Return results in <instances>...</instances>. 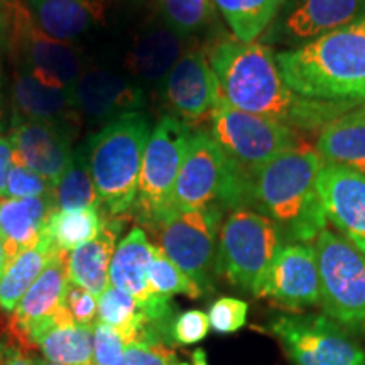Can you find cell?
<instances>
[{
  "label": "cell",
  "instance_id": "obj_1",
  "mask_svg": "<svg viewBox=\"0 0 365 365\" xmlns=\"http://www.w3.org/2000/svg\"><path fill=\"white\" fill-rule=\"evenodd\" d=\"M223 102L242 112L272 118L294 130H322L362 100H314L294 93L282 80L266 44L223 39L208 51Z\"/></svg>",
  "mask_w": 365,
  "mask_h": 365
},
{
  "label": "cell",
  "instance_id": "obj_2",
  "mask_svg": "<svg viewBox=\"0 0 365 365\" xmlns=\"http://www.w3.org/2000/svg\"><path fill=\"white\" fill-rule=\"evenodd\" d=\"M322 164L318 150L299 140L249 176L245 208L272 220L284 244H312L327 227L325 210L317 191Z\"/></svg>",
  "mask_w": 365,
  "mask_h": 365
},
{
  "label": "cell",
  "instance_id": "obj_3",
  "mask_svg": "<svg viewBox=\"0 0 365 365\" xmlns=\"http://www.w3.org/2000/svg\"><path fill=\"white\" fill-rule=\"evenodd\" d=\"M284 83L314 100H365V17L276 54Z\"/></svg>",
  "mask_w": 365,
  "mask_h": 365
},
{
  "label": "cell",
  "instance_id": "obj_4",
  "mask_svg": "<svg viewBox=\"0 0 365 365\" xmlns=\"http://www.w3.org/2000/svg\"><path fill=\"white\" fill-rule=\"evenodd\" d=\"M150 132L145 113H125L103 125L81 149L108 217H122L134 208Z\"/></svg>",
  "mask_w": 365,
  "mask_h": 365
},
{
  "label": "cell",
  "instance_id": "obj_5",
  "mask_svg": "<svg viewBox=\"0 0 365 365\" xmlns=\"http://www.w3.org/2000/svg\"><path fill=\"white\" fill-rule=\"evenodd\" d=\"M282 245L279 228L252 208L232 210L220 227L217 271L232 284L261 296Z\"/></svg>",
  "mask_w": 365,
  "mask_h": 365
},
{
  "label": "cell",
  "instance_id": "obj_6",
  "mask_svg": "<svg viewBox=\"0 0 365 365\" xmlns=\"http://www.w3.org/2000/svg\"><path fill=\"white\" fill-rule=\"evenodd\" d=\"M319 303L350 331H365V255L346 237L325 227L314 240Z\"/></svg>",
  "mask_w": 365,
  "mask_h": 365
},
{
  "label": "cell",
  "instance_id": "obj_7",
  "mask_svg": "<svg viewBox=\"0 0 365 365\" xmlns=\"http://www.w3.org/2000/svg\"><path fill=\"white\" fill-rule=\"evenodd\" d=\"M210 134L242 176H249L269 159L301 140L294 129L272 118L242 112L220 100L210 113Z\"/></svg>",
  "mask_w": 365,
  "mask_h": 365
},
{
  "label": "cell",
  "instance_id": "obj_8",
  "mask_svg": "<svg viewBox=\"0 0 365 365\" xmlns=\"http://www.w3.org/2000/svg\"><path fill=\"white\" fill-rule=\"evenodd\" d=\"M222 222L220 205L207 208L176 210L150 223L158 230L159 245L200 289L208 291L217 269V239Z\"/></svg>",
  "mask_w": 365,
  "mask_h": 365
},
{
  "label": "cell",
  "instance_id": "obj_9",
  "mask_svg": "<svg viewBox=\"0 0 365 365\" xmlns=\"http://www.w3.org/2000/svg\"><path fill=\"white\" fill-rule=\"evenodd\" d=\"M191 132L190 124L175 115L163 117L150 132L134 205L148 225L173 210L175 185Z\"/></svg>",
  "mask_w": 365,
  "mask_h": 365
},
{
  "label": "cell",
  "instance_id": "obj_10",
  "mask_svg": "<svg viewBox=\"0 0 365 365\" xmlns=\"http://www.w3.org/2000/svg\"><path fill=\"white\" fill-rule=\"evenodd\" d=\"M6 34L17 70L27 71L48 85L75 90L83 73L78 51L66 41L43 33L21 0L14 2L9 11Z\"/></svg>",
  "mask_w": 365,
  "mask_h": 365
},
{
  "label": "cell",
  "instance_id": "obj_11",
  "mask_svg": "<svg viewBox=\"0 0 365 365\" xmlns=\"http://www.w3.org/2000/svg\"><path fill=\"white\" fill-rule=\"evenodd\" d=\"M294 365H365V350L322 314L279 317L269 325Z\"/></svg>",
  "mask_w": 365,
  "mask_h": 365
},
{
  "label": "cell",
  "instance_id": "obj_12",
  "mask_svg": "<svg viewBox=\"0 0 365 365\" xmlns=\"http://www.w3.org/2000/svg\"><path fill=\"white\" fill-rule=\"evenodd\" d=\"M234 171L217 140L208 130L191 132L173 195V208L196 210L210 205L223 208Z\"/></svg>",
  "mask_w": 365,
  "mask_h": 365
},
{
  "label": "cell",
  "instance_id": "obj_13",
  "mask_svg": "<svg viewBox=\"0 0 365 365\" xmlns=\"http://www.w3.org/2000/svg\"><path fill=\"white\" fill-rule=\"evenodd\" d=\"M154 252L156 245L148 240L143 228L134 227L118 242L112 257L108 279L110 286L130 294L139 303L149 322L166 335L171 318V303L170 299L153 294L148 279Z\"/></svg>",
  "mask_w": 365,
  "mask_h": 365
},
{
  "label": "cell",
  "instance_id": "obj_14",
  "mask_svg": "<svg viewBox=\"0 0 365 365\" xmlns=\"http://www.w3.org/2000/svg\"><path fill=\"white\" fill-rule=\"evenodd\" d=\"M317 191L327 220L365 255V175L341 164L323 163Z\"/></svg>",
  "mask_w": 365,
  "mask_h": 365
},
{
  "label": "cell",
  "instance_id": "obj_15",
  "mask_svg": "<svg viewBox=\"0 0 365 365\" xmlns=\"http://www.w3.org/2000/svg\"><path fill=\"white\" fill-rule=\"evenodd\" d=\"M73 127L41 120L14 122L11 143L14 156L54 186L70 166L75 150L71 148Z\"/></svg>",
  "mask_w": 365,
  "mask_h": 365
},
{
  "label": "cell",
  "instance_id": "obj_16",
  "mask_svg": "<svg viewBox=\"0 0 365 365\" xmlns=\"http://www.w3.org/2000/svg\"><path fill=\"white\" fill-rule=\"evenodd\" d=\"M287 309L319 303V274L312 244H282L264 284L262 294Z\"/></svg>",
  "mask_w": 365,
  "mask_h": 365
},
{
  "label": "cell",
  "instance_id": "obj_17",
  "mask_svg": "<svg viewBox=\"0 0 365 365\" xmlns=\"http://www.w3.org/2000/svg\"><path fill=\"white\" fill-rule=\"evenodd\" d=\"M164 95L178 118L198 122L210 117L220 103V86L210 66L208 56L202 51L185 53L164 80Z\"/></svg>",
  "mask_w": 365,
  "mask_h": 365
},
{
  "label": "cell",
  "instance_id": "obj_18",
  "mask_svg": "<svg viewBox=\"0 0 365 365\" xmlns=\"http://www.w3.org/2000/svg\"><path fill=\"white\" fill-rule=\"evenodd\" d=\"M76 107L81 115L112 122L125 113L139 112L144 91L134 81L105 68H90L75 85Z\"/></svg>",
  "mask_w": 365,
  "mask_h": 365
},
{
  "label": "cell",
  "instance_id": "obj_19",
  "mask_svg": "<svg viewBox=\"0 0 365 365\" xmlns=\"http://www.w3.org/2000/svg\"><path fill=\"white\" fill-rule=\"evenodd\" d=\"M68 284V252L58 250L12 312L14 333L19 336L22 344L27 345L29 333L49 322L59 312Z\"/></svg>",
  "mask_w": 365,
  "mask_h": 365
},
{
  "label": "cell",
  "instance_id": "obj_20",
  "mask_svg": "<svg viewBox=\"0 0 365 365\" xmlns=\"http://www.w3.org/2000/svg\"><path fill=\"white\" fill-rule=\"evenodd\" d=\"M14 122L41 120L73 127L81 115L73 90L44 83L17 70L12 86Z\"/></svg>",
  "mask_w": 365,
  "mask_h": 365
},
{
  "label": "cell",
  "instance_id": "obj_21",
  "mask_svg": "<svg viewBox=\"0 0 365 365\" xmlns=\"http://www.w3.org/2000/svg\"><path fill=\"white\" fill-rule=\"evenodd\" d=\"M54 212V193L36 198H0V234L7 266L41 239Z\"/></svg>",
  "mask_w": 365,
  "mask_h": 365
},
{
  "label": "cell",
  "instance_id": "obj_22",
  "mask_svg": "<svg viewBox=\"0 0 365 365\" xmlns=\"http://www.w3.org/2000/svg\"><path fill=\"white\" fill-rule=\"evenodd\" d=\"M124 220L120 217H105L100 234L68 254V276L70 282L98 296L110 286L112 257L120 237Z\"/></svg>",
  "mask_w": 365,
  "mask_h": 365
},
{
  "label": "cell",
  "instance_id": "obj_23",
  "mask_svg": "<svg viewBox=\"0 0 365 365\" xmlns=\"http://www.w3.org/2000/svg\"><path fill=\"white\" fill-rule=\"evenodd\" d=\"M27 9L43 33L59 41L83 36L105 19L112 0H26Z\"/></svg>",
  "mask_w": 365,
  "mask_h": 365
},
{
  "label": "cell",
  "instance_id": "obj_24",
  "mask_svg": "<svg viewBox=\"0 0 365 365\" xmlns=\"http://www.w3.org/2000/svg\"><path fill=\"white\" fill-rule=\"evenodd\" d=\"M182 56V39L166 24L149 26L137 36L127 66L143 83H161Z\"/></svg>",
  "mask_w": 365,
  "mask_h": 365
},
{
  "label": "cell",
  "instance_id": "obj_25",
  "mask_svg": "<svg viewBox=\"0 0 365 365\" xmlns=\"http://www.w3.org/2000/svg\"><path fill=\"white\" fill-rule=\"evenodd\" d=\"M365 17V0H299L286 17L294 39L312 41Z\"/></svg>",
  "mask_w": 365,
  "mask_h": 365
},
{
  "label": "cell",
  "instance_id": "obj_26",
  "mask_svg": "<svg viewBox=\"0 0 365 365\" xmlns=\"http://www.w3.org/2000/svg\"><path fill=\"white\" fill-rule=\"evenodd\" d=\"M314 149L323 163L341 164L365 175V103L323 127Z\"/></svg>",
  "mask_w": 365,
  "mask_h": 365
},
{
  "label": "cell",
  "instance_id": "obj_27",
  "mask_svg": "<svg viewBox=\"0 0 365 365\" xmlns=\"http://www.w3.org/2000/svg\"><path fill=\"white\" fill-rule=\"evenodd\" d=\"M33 346H39L44 359L59 365H93V328L78 327L65 304L53 322L34 336Z\"/></svg>",
  "mask_w": 365,
  "mask_h": 365
},
{
  "label": "cell",
  "instance_id": "obj_28",
  "mask_svg": "<svg viewBox=\"0 0 365 365\" xmlns=\"http://www.w3.org/2000/svg\"><path fill=\"white\" fill-rule=\"evenodd\" d=\"M56 252V245L44 230L33 247L24 250L9 264L0 279V308L4 312L12 313L16 309L19 301L24 298L29 287L34 284Z\"/></svg>",
  "mask_w": 365,
  "mask_h": 365
},
{
  "label": "cell",
  "instance_id": "obj_29",
  "mask_svg": "<svg viewBox=\"0 0 365 365\" xmlns=\"http://www.w3.org/2000/svg\"><path fill=\"white\" fill-rule=\"evenodd\" d=\"M284 0H213L235 39L254 43L279 12Z\"/></svg>",
  "mask_w": 365,
  "mask_h": 365
},
{
  "label": "cell",
  "instance_id": "obj_30",
  "mask_svg": "<svg viewBox=\"0 0 365 365\" xmlns=\"http://www.w3.org/2000/svg\"><path fill=\"white\" fill-rule=\"evenodd\" d=\"M103 223L102 208L56 210L49 217L46 232L58 250L71 252L100 234Z\"/></svg>",
  "mask_w": 365,
  "mask_h": 365
},
{
  "label": "cell",
  "instance_id": "obj_31",
  "mask_svg": "<svg viewBox=\"0 0 365 365\" xmlns=\"http://www.w3.org/2000/svg\"><path fill=\"white\" fill-rule=\"evenodd\" d=\"M54 202L56 210L102 208L83 150H76L65 175L54 186Z\"/></svg>",
  "mask_w": 365,
  "mask_h": 365
},
{
  "label": "cell",
  "instance_id": "obj_32",
  "mask_svg": "<svg viewBox=\"0 0 365 365\" xmlns=\"http://www.w3.org/2000/svg\"><path fill=\"white\" fill-rule=\"evenodd\" d=\"M149 287L153 294L170 299L175 294H185L191 299L200 298L203 291L156 245L153 262L149 266Z\"/></svg>",
  "mask_w": 365,
  "mask_h": 365
},
{
  "label": "cell",
  "instance_id": "obj_33",
  "mask_svg": "<svg viewBox=\"0 0 365 365\" xmlns=\"http://www.w3.org/2000/svg\"><path fill=\"white\" fill-rule=\"evenodd\" d=\"M163 22L176 34L198 33L213 16V0H158Z\"/></svg>",
  "mask_w": 365,
  "mask_h": 365
},
{
  "label": "cell",
  "instance_id": "obj_34",
  "mask_svg": "<svg viewBox=\"0 0 365 365\" xmlns=\"http://www.w3.org/2000/svg\"><path fill=\"white\" fill-rule=\"evenodd\" d=\"M54 193L53 185L14 156L4 198H36Z\"/></svg>",
  "mask_w": 365,
  "mask_h": 365
},
{
  "label": "cell",
  "instance_id": "obj_35",
  "mask_svg": "<svg viewBox=\"0 0 365 365\" xmlns=\"http://www.w3.org/2000/svg\"><path fill=\"white\" fill-rule=\"evenodd\" d=\"M249 304L244 299L239 298H220L210 307L208 319L210 328H213L217 333L227 335V333H234L245 327L247 323Z\"/></svg>",
  "mask_w": 365,
  "mask_h": 365
},
{
  "label": "cell",
  "instance_id": "obj_36",
  "mask_svg": "<svg viewBox=\"0 0 365 365\" xmlns=\"http://www.w3.org/2000/svg\"><path fill=\"white\" fill-rule=\"evenodd\" d=\"M125 355V341L122 335L105 323L93 325V365H122Z\"/></svg>",
  "mask_w": 365,
  "mask_h": 365
},
{
  "label": "cell",
  "instance_id": "obj_37",
  "mask_svg": "<svg viewBox=\"0 0 365 365\" xmlns=\"http://www.w3.org/2000/svg\"><path fill=\"white\" fill-rule=\"evenodd\" d=\"M68 312H70L73 322L78 327L93 328L98 314V298L93 296L83 287L75 286L70 282L66 287L65 299H63Z\"/></svg>",
  "mask_w": 365,
  "mask_h": 365
},
{
  "label": "cell",
  "instance_id": "obj_38",
  "mask_svg": "<svg viewBox=\"0 0 365 365\" xmlns=\"http://www.w3.org/2000/svg\"><path fill=\"white\" fill-rule=\"evenodd\" d=\"M210 331L208 314L202 309H188L173 319L171 335L178 344L191 345L202 341Z\"/></svg>",
  "mask_w": 365,
  "mask_h": 365
},
{
  "label": "cell",
  "instance_id": "obj_39",
  "mask_svg": "<svg viewBox=\"0 0 365 365\" xmlns=\"http://www.w3.org/2000/svg\"><path fill=\"white\" fill-rule=\"evenodd\" d=\"M122 365H176V355L164 341H135L125 346Z\"/></svg>",
  "mask_w": 365,
  "mask_h": 365
},
{
  "label": "cell",
  "instance_id": "obj_40",
  "mask_svg": "<svg viewBox=\"0 0 365 365\" xmlns=\"http://www.w3.org/2000/svg\"><path fill=\"white\" fill-rule=\"evenodd\" d=\"M14 164V145L11 139L6 135H0V198L6 196L7 178Z\"/></svg>",
  "mask_w": 365,
  "mask_h": 365
},
{
  "label": "cell",
  "instance_id": "obj_41",
  "mask_svg": "<svg viewBox=\"0 0 365 365\" xmlns=\"http://www.w3.org/2000/svg\"><path fill=\"white\" fill-rule=\"evenodd\" d=\"M0 365H36V360L16 349H4L0 352Z\"/></svg>",
  "mask_w": 365,
  "mask_h": 365
},
{
  "label": "cell",
  "instance_id": "obj_42",
  "mask_svg": "<svg viewBox=\"0 0 365 365\" xmlns=\"http://www.w3.org/2000/svg\"><path fill=\"white\" fill-rule=\"evenodd\" d=\"M178 365H208L207 354H205L202 349H198L195 350L193 355H191V364H178Z\"/></svg>",
  "mask_w": 365,
  "mask_h": 365
},
{
  "label": "cell",
  "instance_id": "obj_43",
  "mask_svg": "<svg viewBox=\"0 0 365 365\" xmlns=\"http://www.w3.org/2000/svg\"><path fill=\"white\" fill-rule=\"evenodd\" d=\"M6 269H7V255H6V247H4L2 234H0V279H2Z\"/></svg>",
  "mask_w": 365,
  "mask_h": 365
},
{
  "label": "cell",
  "instance_id": "obj_44",
  "mask_svg": "<svg viewBox=\"0 0 365 365\" xmlns=\"http://www.w3.org/2000/svg\"><path fill=\"white\" fill-rule=\"evenodd\" d=\"M14 2H16V0H0V14L7 12L9 9L12 7Z\"/></svg>",
  "mask_w": 365,
  "mask_h": 365
},
{
  "label": "cell",
  "instance_id": "obj_45",
  "mask_svg": "<svg viewBox=\"0 0 365 365\" xmlns=\"http://www.w3.org/2000/svg\"><path fill=\"white\" fill-rule=\"evenodd\" d=\"M9 11H11V9H9ZM9 11H7V12H4V14H0V31H6V27H7Z\"/></svg>",
  "mask_w": 365,
  "mask_h": 365
},
{
  "label": "cell",
  "instance_id": "obj_46",
  "mask_svg": "<svg viewBox=\"0 0 365 365\" xmlns=\"http://www.w3.org/2000/svg\"><path fill=\"white\" fill-rule=\"evenodd\" d=\"M36 365H59V364H54V362H49V360H36Z\"/></svg>",
  "mask_w": 365,
  "mask_h": 365
},
{
  "label": "cell",
  "instance_id": "obj_47",
  "mask_svg": "<svg viewBox=\"0 0 365 365\" xmlns=\"http://www.w3.org/2000/svg\"><path fill=\"white\" fill-rule=\"evenodd\" d=\"M2 124H4V112L2 108H0V130H2Z\"/></svg>",
  "mask_w": 365,
  "mask_h": 365
}]
</instances>
